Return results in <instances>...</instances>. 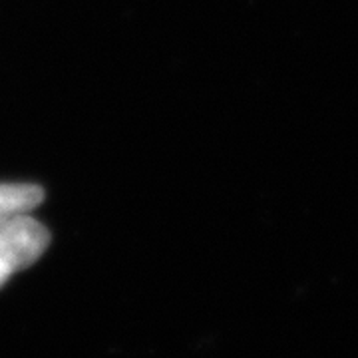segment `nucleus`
Returning <instances> with one entry per match:
<instances>
[{
  "instance_id": "f257e3e1",
  "label": "nucleus",
  "mask_w": 358,
  "mask_h": 358,
  "mask_svg": "<svg viewBox=\"0 0 358 358\" xmlns=\"http://www.w3.org/2000/svg\"><path fill=\"white\" fill-rule=\"evenodd\" d=\"M50 245L48 229L30 213L0 219V259L14 273L32 267Z\"/></svg>"
},
{
  "instance_id": "f03ea898",
  "label": "nucleus",
  "mask_w": 358,
  "mask_h": 358,
  "mask_svg": "<svg viewBox=\"0 0 358 358\" xmlns=\"http://www.w3.org/2000/svg\"><path fill=\"white\" fill-rule=\"evenodd\" d=\"M44 199V189L34 183H0V219L30 213Z\"/></svg>"
},
{
  "instance_id": "7ed1b4c3",
  "label": "nucleus",
  "mask_w": 358,
  "mask_h": 358,
  "mask_svg": "<svg viewBox=\"0 0 358 358\" xmlns=\"http://www.w3.org/2000/svg\"><path fill=\"white\" fill-rule=\"evenodd\" d=\"M13 275H14L13 267H10V265H8L6 261H2V259H0V287H2L4 282L8 281V279H10Z\"/></svg>"
}]
</instances>
